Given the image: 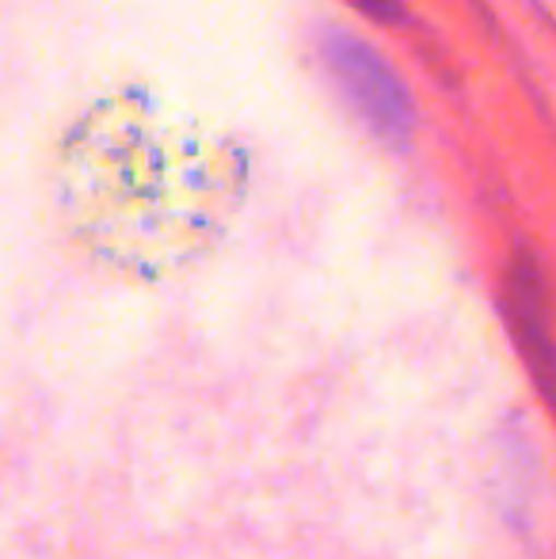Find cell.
Listing matches in <instances>:
<instances>
[{"mask_svg":"<svg viewBox=\"0 0 556 559\" xmlns=\"http://www.w3.org/2000/svg\"><path fill=\"white\" fill-rule=\"evenodd\" d=\"M324 66L340 81L347 99L358 107V115L374 126L386 141H409L412 133V99L404 84L393 76V69L378 58L366 43H358L347 31H324Z\"/></svg>","mask_w":556,"mask_h":559,"instance_id":"cell-2","label":"cell"},{"mask_svg":"<svg viewBox=\"0 0 556 559\" xmlns=\"http://www.w3.org/2000/svg\"><path fill=\"white\" fill-rule=\"evenodd\" d=\"M358 4L366 8V12H378V15H393V0H358Z\"/></svg>","mask_w":556,"mask_h":559,"instance_id":"cell-3","label":"cell"},{"mask_svg":"<svg viewBox=\"0 0 556 559\" xmlns=\"http://www.w3.org/2000/svg\"><path fill=\"white\" fill-rule=\"evenodd\" d=\"M245 191V156L161 104L92 107L61 148L58 194L73 236L107 266L164 278L222 240Z\"/></svg>","mask_w":556,"mask_h":559,"instance_id":"cell-1","label":"cell"}]
</instances>
